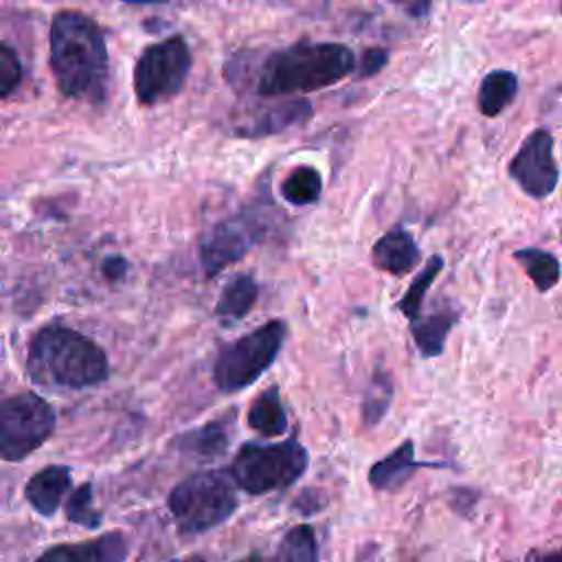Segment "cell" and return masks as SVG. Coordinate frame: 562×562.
<instances>
[{"label":"cell","mask_w":562,"mask_h":562,"mask_svg":"<svg viewBox=\"0 0 562 562\" xmlns=\"http://www.w3.org/2000/svg\"><path fill=\"white\" fill-rule=\"evenodd\" d=\"M50 68L70 99H99L108 79V48L99 24L79 11H59L50 24Z\"/></svg>","instance_id":"cell-1"},{"label":"cell","mask_w":562,"mask_h":562,"mask_svg":"<svg viewBox=\"0 0 562 562\" xmlns=\"http://www.w3.org/2000/svg\"><path fill=\"white\" fill-rule=\"evenodd\" d=\"M356 68V55L338 42H296L266 57L257 75L261 97L312 92L338 83Z\"/></svg>","instance_id":"cell-2"},{"label":"cell","mask_w":562,"mask_h":562,"mask_svg":"<svg viewBox=\"0 0 562 562\" xmlns=\"http://www.w3.org/2000/svg\"><path fill=\"white\" fill-rule=\"evenodd\" d=\"M26 371L44 386L83 389L105 380L108 358L88 336L64 325H46L29 345Z\"/></svg>","instance_id":"cell-3"},{"label":"cell","mask_w":562,"mask_h":562,"mask_svg":"<svg viewBox=\"0 0 562 562\" xmlns=\"http://www.w3.org/2000/svg\"><path fill=\"white\" fill-rule=\"evenodd\" d=\"M169 512L184 533H202L224 522L237 507L231 479L224 472H195L169 494Z\"/></svg>","instance_id":"cell-4"},{"label":"cell","mask_w":562,"mask_h":562,"mask_svg":"<svg viewBox=\"0 0 562 562\" xmlns=\"http://www.w3.org/2000/svg\"><path fill=\"white\" fill-rule=\"evenodd\" d=\"M307 468V450L296 441L244 443L233 459L231 476L248 494L288 487Z\"/></svg>","instance_id":"cell-5"},{"label":"cell","mask_w":562,"mask_h":562,"mask_svg":"<svg viewBox=\"0 0 562 562\" xmlns=\"http://www.w3.org/2000/svg\"><path fill=\"white\" fill-rule=\"evenodd\" d=\"M285 334L283 321H268L222 349L213 369L217 389L233 393L252 384L277 358Z\"/></svg>","instance_id":"cell-6"},{"label":"cell","mask_w":562,"mask_h":562,"mask_svg":"<svg viewBox=\"0 0 562 562\" xmlns=\"http://www.w3.org/2000/svg\"><path fill=\"white\" fill-rule=\"evenodd\" d=\"M55 428L50 404L26 391L0 402V459L20 461L37 450Z\"/></svg>","instance_id":"cell-7"},{"label":"cell","mask_w":562,"mask_h":562,"mask_svg":"<svg viewBox=\"0 0 562 562\" xmlns=\"http://www.w3.org/2000/svg\"><path fill=\"white\" fill-rule=\"evenodd\" d=\"M191 70V53L180 35L143 50L134 68V92L143 105H156L178 94Z\"/></svg>","instance_id":"cell-8"},{"label":"cell","mask_w":562,"mask_h":562,"mask_svg":"<svg viewBox=\"0 0 562 562\" xmlns=\"http://www.w3.org/2000/svg\"><path fill=\"white\" fill-rule=\"evenodd\" d=\"M509 178L533 200L549 198L560 182V167L553 156V136L547 127L529 132L507 165Z\"/></svg>","instance_id":"cell-9"},{"label":"cell","mask_w":562,"mask_h":562,"mask_svg":"<svg viewBox=\"0 0 562 562\" xmlns=\"http://www.w3.org/2000/svg\"><path fill=\"white\" fill-rule=\"evenodd\" d=\"M257 239V226L248 217H231L220 222L200 246V259L206 274H215L233 261L241 259Z\"/></svg>","instance_id":"cell-10"},{"label":"cell","mask_w":562,"mask_h":562,"mask_svg":"<svg viewBox=\"0 0 562 562\" xmlns=\"http://www.w3.org/2000/svg\"><path fill=\"white\" fill-rule=\"evenodd\" d=\"M371 261L382 272H389L393 277H404L419 266L422 250L415 237L406 228L395 226L373 244Z\"/></svg>","instance_id":"cell-11"},{"label":"cell","mask_w":562,"mask_h":562,"mask_svg":"<svg viewBox=\"0 0 562 562\" xmlns=\"http://www.w3.org/2000/svg\"><path fill=\"white\" fill-rule=\"evenodd\" d=\"M127 555V542L123 533L110 531L86 542H70L50 547L37 562H123Z\"/></svg>","instance_id":"cell-12"},{"label":"cell","mask_w":562,"mask_h":562,"mask_svg":"<svg viewBox=\"0 0 562 562\" xmlns=\"http://www.w3.org/2000/svg\"><path fill=\"white\" fill-rule=\"evenodd\" d=\"M424 465H432L437 468V463H422L415 459V443L411 439H404L393 452H389L386 457H382L380 461H375L369 470V483L373 490L380 492H395L400 490L415 470L424 468Z\"/></svg>","instance_id":"cell-13"},{"label":"cell","mask_w":562,"mask_h":562,"mask_svg":"<svg viewBox=\"0 0 562 562\" xmlns=\"http://www.w3.org/2000/svg\"><path fill=\"white\" fill-rule=\"evenodd\" d=\"M310 116H312V103L307 99H290V101H281V103L263 110L261 114L248 119L244 125L237 127V134L250 136V138L270 136V134H279V132L288 130L290 125H299V123L307 121Z\"/></svg>","instance_id":"cell-14"},{"label":"cell","mask_w":562,"mask_h":562,"mask_svg":"<svg viewBox=\"0 0 562 562\" xmlns=\"http://www.w3.org/2000/svg\"><path fill=\"white\" fill-rule=\"evenodd\" d=\"M70 487V470L66 465H48L35 472L26 487L24 496L31 507L42 516H53Z\"/></svg>","instance_id":"cell-15"},{"label":"cell","mask_w":562,"mask_h":562,"mask_svg":"<svg viewBox=\"0 0 562 562\" xmlns=\"http://www.w3.org/2000/svg\"><path fill=\"white\" fill-rule=\"evenodd\" d=\"M459 321L454 310H435L430 314H419L411 321V336L422 358H437L443 353L446 340L454 323Z\"/></svg>","instance_id":"cell-16"},{"label":"cell","mask_w":562,"mask_h":562,"mask_svg":"<svg viewBox=\"0 0 562 562\" xmlns=\"http://www.w3.org/2000/svg\"><path fill=\"white\" fill-rule=\"evenodd\" d=\"M518 97V77L512 70L496 68L490 70L479 86L476 92V105L479 112L487 119H494L503 114Z\"/></svg>","instance_id":"cell-17"},{"label":"cell","mask_w":562,"mask_h":562,"mask_svg":"<svg viewBox=\"0 0 562 562\" xmlns=\"http://www.w3.org/2000/svg\"><path fill=\"white\" fill-rule=\"evenodd\" d=\"M514 259L525 270V274L531 279V283L536 285L538 292L544 294L560 283L562 266L553 252L525 246V248L514 250Z\"/></svg>","instance_id":"cell-18"},{"label":"cell","mask_w":562,"mask_h":562,"mask_svg":"<svg viewBox=\"0 0 562 562\" xmlns=\"http://www.w3.org/2000/svg\"><path fill=\"white\" fill-rule=\"evenodd\" d=\"M248 426L266 437H279L288 430V415L281 404L279 389L263 391L248 411Z\"/></svg>","instance_id":"cell-19"},{"label":"cell","mask_w":562,"mask_h":562,"mask_svg":"<svg viewBox=\"0 0 562 562\" xmlns=\"http://www.w3.org/2000/svg\"><path fill=\"white\" fill-rule=\"evenodd\" d=\"M443 270V257L441 255H430L426 259V263L422 266V270L415 274V279L411 281V285L406 288V292L402 294V299L397 301V310L408 318L415 321L422 314V305L437 279V274Z\"/></svg>","instance_id":"cell-20"},{"label":"cell","mask_w":562,"mask_h":562,"mask_svg":"<svg viewBox=\"0 0 562 562\" xmlns=\"http://www.w3.org/2000/svg\"><path fill=\"white\" fill-rule=\"evenodd\" d=\"M255 301H257V283L252 277L241 274V277H235L224 288V292L217 301L215 314L224 321H239L250 312Z\"/></svg>","instance_id":"cell-21"},{"label":"cell","mask_w":562,"mask_h":562,"mask_svg":"<svg viewBox=\"0 0 562 562\" xmlns=\"http://www.w3.org/2000/svg\"><path fill=\"white\" fill-rule=\"evenodd\" d=\"M393 378L389 371L384 369H375L371 375V382L364 391L362 397V422L364 426L373 428L382 422V417L386 415L391 402H393Z\"/></svg>","instance_id":"cell-22"},{"label":"cell","mask_w":562,"mask_h":562,"mask_svg":"<svg viewBox=\"0 0 562 562\" xmlns=\"http://www.w3.org/2000/svg\"><path fill=\"white\" fill-rule=\"evenodd\" d=\"M323 191V178L321 173L310 167V165H301V167H294L288 178L283 180L281 184V193L283 198L290 202V204H296V206H305V204H312L318 200Z\"/></svg>","instance_id":"cell-23"},{"label":"cell","mask_w":562,"mask_h":562,"mask_svg":"<svg viewBox=\"0 0 562 562\" xmlns=\"http://www.w3.org/2000/svg\"><path fill=\"white\" fill-rule=\"evenodd\" d=\"M277 558L279 562H316L318 547H316L314 529L310 525L292 527L283 536Z\"/></svg>","instance_id":"cell-24"},{"label":"cell","mask_w":562,"mask_h":562,"mask_svg":"<svg viewBox=\"0 0 562 562\" xmlns=\"http://www.w3.org/2000/svg\"><path fill=\"white\" fill-rule=\"evenodd\" d=\"M182 439H184V448L193 450L195 454L211 457V454L224 452V448L228 443V424L222 419H213L211 424L193 430L191 435H187Z\"/></svg>","instance_id":"cell-25"},{"label":"cell","mask_w":562,"mask_h":562,"mask_svg":"<svg viewBox=\"0 0 562 562\" xmlns=\"http://www.w3.org/2000/svg\"><path fill=\"white\" fill-rule=\"evenodd\" d=\"M66 516L68 520L81 525V527H88V529H97L101 525V514L92 507V485L90 483H83L79 485L68 503H66Z\"/></svg>","instance_id":"cell-26"},{"label":"cell","mask_w":562,"mask_h":562,"mask_svg":"<svg viewBox=\"0 0 562 562\" xmlns=\"http://www.w3.org/2000/svg\"><path fill=\"white\" fill-rule=\"evenodd\" d=\"M20 81H22V64L18 55L7 44H0V99L13 92Z\"/></svg>","instance_id":"cell-27"},{"label":"cell","mask_w":562,"mask_h":562,"mask_svg":"<svg viewBox=\"0 0 562 562\" xmlns=\"http://www.w3.org/2000/svg\"><path fill=\"white\" fill-rule=\"evenodd\" d=\"M389 64V50L384 48H367L358 61V77H373Z\"/></svg>","instance_id":"cell-28"},{"label":"cell","mask_w":562,"mask_h":562,"mask_svg":"<svg viewBox=\"0 0 562 562\" xmlns=\"http://www.w3.org/2000/svg\"><path fill=\"white\" fill-rule=\"evenodd\" d=\"M448 498H450L448 503H450V507L454 512L468 514V509H472L474 503H476V492L474 490H465V487H457V490H450Z\"/></svg>","instance_id":"cell-29"},{"label":"cell","mask_w":562,"mask_h":562,"mask_svg":"<svg viewBox=\"0 0 562 562\" xmlns=\"http://www.w3.org/2000/svg\"><path fill=\"white\" fill-rule=\"evenodd\" d=\"M130 270V263L123 259V257H108L103 263H101V272L105 274V279L110 281H121Z\"/></svg>","instance_id":"cell-30"},{"label":"cell","mask_w":562,"mask_h":562,"mask_svg":"<svg viewBox=\"0 0 562 562\" xmlns=\"http://www.w3.org/2000/svg\"><path fill=\"white\" fill-rule=\"evenodd\" d=\"M529 562H562V547L553 551H531Z\"/></svg>","instance_id":"cell-31"},{"label":"cell","mask_w":562,"mask_h":562,"mask_svg":"<svg viewBox=\"0 0 562 562\" xmlns=\"http://www.w3.org/2000/svg\"><path fill=\"white\" fill-rule=\"evenodd\" d=\"M176 562H204V560H200V558H191V560H176Z\"/></svg>","instance_id":"cell-32"},{"label":"cell","mask_w":562,"mask_h":562,"mask_svg":"<svg viewBox=\"0 0 562 562\" xmlns=\"http://www.w3.org/2000/svg\"><path fill=\"white\" fill-rule=\"evenodd\" d=\"M241 562H259V560H255V558H250V560H241Z\"/></svg>","instance_id":"cell-33"},{"label":"cell","mask_w":562,"mask_h":562,"mask_svg":"<svg viewBox=\"0 0 562 562\" xmlns=\"http://www.w3.org/2000/svg\"><path fill=\"white\" fill-rule=\"evenodd\" d=\"M560 11H562V7H560Z\"/></svg>","instance_id":"cell-34"}]
</instances>
